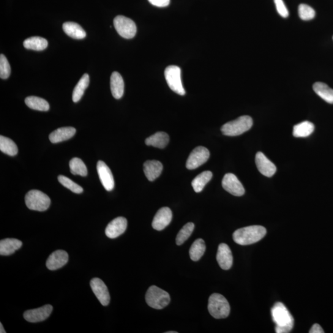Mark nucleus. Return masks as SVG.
I'll use <instances>...</instances> for the list:
<instances>
[{
	"instance_id": "obj_36",
	"label": "nucleus",
	"mask_w": 333,
	"mask_h": 333,
	"mask_svg": "<svg viewBox=\"0 0 333 333\" xmlns=\"http://www.w3.org/2000/svg\"><path fill=\"white\" fill-rule=\"evenodd\" d=\"M298 12L300 18L303 21H310L315 16V10L312 7L305 4L299 5Z\"/></svg>"
},
{
	"instance_id": "obj_29",
	"label": "nucleus",
	"mask_w": 333,
	"mask_h": 333,
	"mask_svg": "<svg viewBox=\"0 0 333 333\" xmlns=\"http://www.w3.org/2000/svg\"><path fill=\"white\" fill-rule=\"evenodd\" d=\"M25 103L29 108L34 110L40 111H48L50 109V105L43 98L31 96L26 98Z\"/></svg>"
},
{
	"instance_id": "obj_16",
	"label": "nucleus",
	"mask_w": 333,
	"mask_h": 333,
	"mask_svg": "<svg viewBox=\"0 0 333 333\" xmlns=\"http://www.w3.org/2000/svg\"><path fill=\"white\" fill-rule=\"evenodd\" d=\"M256 164L260 173L267 177H272L277 171V166L262 152L256 155Z\"/></svg>"
},
{
	"instance_id": "obj_41",
	"label": "nucleus",
	"mask_w": 333,
	"mask_h": 333,
	"mask_svg": "<svg viewBox=\"0 0 333 333\" xmlns=\"http://www.w3.org/2000/svg\"><path fill=\"white\" fill-rule=\"evenodd\" d=\"M0 327H1V329H0V332L1 333H6L7 332L5 331V330L4 329V326H3L2 323H0Z\"/></svg>"
},
{
	"instance_id": "obj_19",
	"label": "nucleus",
	"mask_w": 333,
	"mask_h": 333,
	"mask_svg": "<svg viewBox=\"0 0 333 333\" xmlns=\"http://www.w3.org/2000/svg\"><path fill=\"white\" fill-rule=\"evenodd\" d=\"M144 173L150 182H153L162 173L163 165L158 160H147L143 165Z\"/></svg>"
},
{
	"instance_id": "obj_2",
	"label": "nucleus",
	"mask_w": 333,
	"mask_h": 333,
	"mask_svg": "<svg viewBox=\"0 0 333 333\" xmlns=\"http://www.w3.org/2000/svg\"><path fill=\"white\" fill-rule=\"evenodd\" d=\"M266 233L267 230L263 226H249L234 231L233 238L234 241L239 245H250L260 241Z\"/></svg>"
},
{
	"instance_id": "obj_33",
	"label": "nucleus",
	"mask_w": 333,
	"mask_h": 333,
	"mask_svg": "<svg viewBox=\"0 0 333 333\" xmlns=\"http://www.w3.org/2000/svg\"><path fill=\"white\" fill-rule=\"evenodd\" d=\"M69 166L70 173L73 175L86 177L88 174L87 166L83 161L79 158L75 157L71 159L69 162Z\"/></svg>"
},
{
	"instance_id": "obj_31",
	"label": "nucleus",
	"mask_w": 333,
	"mask_h": 333,
	"mask_svg": "<svg viewBox=\"0 0 333 333\" xmlns=\"http://www.w3.org/2000/svg\"><path fill=\"white\" fill-rule=\"evenodd\" d=\"M206 249L205 242L203 239H196L190 249V258L193 261H198L204 255Z\"/></svg>"
},
{
	"instance_id": "obj_5",
	"label": "nucleus",
	"mask_w": 333,
	"mask_h": 333,
	"mask_svg": "<svg viewBox=\"0 0 333 333\" xmlns=\"http://www.w3.org/2000/svg\"><path fill=\"white\" fill-rule=\"evenodd\" d=\"M145 299L149 307L157 310L168 306L171 302L170 295L155 286H151L147 289Z\"/></svg>"
},
{
	"instance_id": "obj_30",
	"label": "nucleus",
	"mask_w": 333,
	"mask_h": 333,
	"mask_svg": "<svg viewBox=\"0 0 333 333\" xmlns=\"http://www.w3.org/2000/svg\"><path fill=\"white\" fill-rule=\"evenodd\" d=\"M212 178V173L211 171H204L198 175L193 180L192 183L194 190L196 193H200L204 189V187Z\"/></svg>"
},
{
	"instance_id": "obj_21",
	"label": "nucleus",
	"mask_w": 333,
	"mask_h": 333,
	"mask_svg": "<svg viewBox=\"0 0 333 333\" xmlns=\"http://www.w3.org/2000/svg\"><path fill=\"white\" fill-rule=\"evenodd\" d=\"M23 245L20 240L15 238H7L0 241V255L7 256L13 255L16 251L20 249Z\"/></svg>"
},
{
	"instance_id": "obj_11",
	"label": "nucleus",
	"mask_w": 333,
	"mask_h": 333,
	"mask_svg": "<svg viewBox=\"0 0 333 333\" xmlns=\"http://www.w3.org/2000/svg\"><path fill=\"white\" fill-rule=\"evenodd\" d=\"M90 286L101 304L107 306L110 302V294L105 283L100 278H95L90 282Z\"/></svg>"
},
{
	"instance_id": "obj_28",
	"label": "nucleus",
	"mask_w": 333,
	"mask_h": 333,
	"mask_svg": "<svg viewBox=\"0 0 333 333\" xmlns=\"http://www.w3.org/2000/svg\"><path fill=\"white\" fill-rule=\"evenodd\" d=\"M90 83L89 74L85 73L79 80L77 86L73 91L72 100L74 103H77L82 97L85 91L88 88Z\"/></svg>"
},
{
	"instance_id": "obj_42",
	"label": "nucleus",
	"mask_w": 333,
	"mask_h": 333,
	"mask_svg": "<svg viewBox=\"0 0 333 333\" xmlns=\"http://www.w3.org/2000/svg\"><path fill=\"white\" fill-rule=\"evenodd\" d=\"M166 333H177V331H168Z\"/></svg>"
},
{
	"instance_id": "obj_27",
	"label": "nucleus",
	"mask_w": 333,
	"mask_h": 333,
	"mask_svg": "<svg viewBox=\"0 0 333 333\" xmlns=\"http://www.w3.org/2000/svg\"><path fill=\"white\" fill-rule=\"evenodd\" d=\"M315 130V125L312 122L304 121L295 125L293 136L297 138H305L310 136Z\"/></svg>"
},
{
	"instance_id": "obj_4",
	"label": "nucleus",
	"mask_w": 333,
	"mask_h": 333,
	"mask_svg": "<svg viewBox=\"0 0 333 333\" xmlns=\"http://www.w3.org/2000/svg\"><path fill=\"white\" fill-rule=\"evenodd\" d=\"M253 125V119L250 116H242L223 125L221 131L226 136H238L250 130Z\"/></svg>"
},
{
	"instance_id": "obj_12",
	"label": "nucleus",
	"mask_w": 333,
	"mask_h": 333,
	"mask_svg": "<svg viewBox=\"0 0 333 333\" xmlns=\"http://www.w3.org/2000/svg\"><path fill=\"white\" fill-rule=\"evenodd\" d=\"M53 311V307L51 305H45L44 306L26 311L24 313V317L27 321L31 323H37L47 319Z\"/></svg>"
},
{
	"instance_id": "obj_35",
	"label": "nucleus",
	"mask_w": 333,
	"mask_h": 333,
	"mask_svg": "<svg viewBox=\"0 0 333 333\" xmlns=\"http://www.w3.org/2000/svg\"><path fill=\"white\" fill-rule=\"evenodd\" d=\"M58 181L60 184L63 185L67 189H69L73 193L80 194L83 192V188L80 185L75 184L72 180L67 178V177L64 176H59L58 177Z\"/></svg>"
},
{
	"instance_id": "obj_15",
	"label": "nucleus",
	"mask_w": 333,
	"mask_h": 333,
	"mask_svg": "<svg viewBox=\"0 0 333 333\" xmlns=\"http://www.w3.org/2000/svg\"><path fill=\"white\" fill-rule=\"evenodd\" d=\"M173 219V212L169 207H162L155 215L152 226L154 230L161 231L170 224Z\"/></svg>"
},
{
	"instance_id": "obj_38",
	"label": "nucleus",
	"mask_w": 333,
	"mask_h": 333,
	"mask_svg": "<svg viewBox=\"0 0 333 333\" xmlns=\"http://www.w3.org/2000/svg\"><path fill=\"white\" fill-rule=\"evenodd\" d=\"M274 2L279 15L283 18H287L289 16V12L283 0H274Z\"/></svg>"
},
{
	"instance_id": "obj_24",
	"label": "nucleus",
	"mask_w": 333,
	"mask_h": 333,
	"mask_svg": "<svg viewBox=\"0 0 333 333\" xmlns=\"http://www.w3.org/2000/svg\"><path fill=\"white\" fill-rule=\"evenodd\" d=\"M169 142V136L166 133L159 132L150 136L146 139L145 143L147 146H152L158 148H164Z\"/></svg>"
},
{
	"instance_id": "obj_17",
	"label": "nucleus",
	"mask_w": 333,
	"mask_h": 333,
	"mask_svg": "<svg viewBox=\"0 0 333 333\" xmlns=\"http://www.w3.org/2000/svg\"><path fill=\"white\" fill-rule=\"evenodd\" d=\"M217 261L221 269L225 270L231 269L233 265V256L227 244L222 243L218 246Z\"/></svg>"
},
{
	"instance_id": "obj_34",
	"label": "nucleus",
	"mask_w": 333,
	"mask_h": 333,
	"mask_svg": "<svg viewBox=\"0 0 333 333\" xmlns=\"http://www.w3.org/2000/svg\"><path fill=\"white\" fill-rule=\"evenodd\" d=\"M195 229V224L193 223L189 222L184 226L181 230L179 232L176 237V243L177 245H182L189 238L191 234Z\"/></svg>"
},
{
	"instance_id": "obj_9",
	"label": "nucleus",
	"mask_w": 333,
	"mask_h": 333,
	"mask_svg": "<svg viewBox=\"0 0 333 333\" xmlns=\"http://www.w3.org/2000/svg\"><path fill=\"white\" fill-rule=\"evenodd\" d=\"M210 157V152L205 147L198 146L193 150L188 157L186 166L189 170H193L206 163Z\"/></svg>"
},
{
	"instance_id": "obj_40",
	"label": "nucleus",
	"mask_w": 333,
	"mask_h": 333,
	"mask_svg": "<svg viewBox=\"0 0 333 333\" xmlns=\"http://www.w3.org/2000/svg\"><path fill=\"white\" fill-rule=\"evenodd\" d=\"M310 333H324L323 328L321 327L320 324H314L309 331Z\"/></svg>"
},
{
	"instance_id": "obj_14",
	"label": "nucleus",
	"mask_w": 333,
	"mask_h": 333,
	"mask_svg": "<svg viewBox=\"0 0 333 333\" xmlns=\"http://www.w3.org/2000/svg\"><path fill=\"white\" fill-rule=\"evenodd\" d=\"M127 227V220L122 217L116 218L112 220L106 228L105 233L109 238L114 239L121 236Z\"/></svg>"
},
{
	"instance_id": "obj_3",
	"label": "nucleus",
	"mask_w": 333,
	"mask_h": 333,
	"mask_svg": "<svg viewBox=\"0 0 333 333\" xmlns=\"http://www.w3.org/2000/svg\"><path fill=\"white\" fill-rule=\"evenodd\" d=\"M208 310L210 314L215 318H225L228 317L230 313V306L224 296L220 294L215 293L209 297Z\"/></svg>"
},
{
	"instance_id": "obj_1",
	"label": "nucleus",
	"mask_w": 333,
	"mask_h": 333,
	"mask_svg": "<svg viewBox=\"0 0 333 333\" xmlns=\"http://www.w3.org/2000/svg\"><path fill=\"white\" fill-rule=\"evenodd\" d=\"M271 313L273 320L276 324V332L285 333L291 331L294 326V318L283 303H276L272 308Z\"/></svg>"
},
{
	"instance_id": "obj_25",
	"label": "nucleus",
	"mask_w": 333,
	"mask_h": 333,
	"mask_svg": "<svg viewBox=\"0 0 333 333\" xmlns=\"http://www.w3.org/2000/svg\"><path fill=\"white\" fill-rule=\"evenodd\" d=\"M313 89L326 102L333 104V89L329 88L326 84L316 82L313 84Z\"/></svg>"
},
{
	"instance_id": "obj_23",
	"label": "nucleus",
	"mask_w": 333,
	"mask_h": 333,
	"mask_svg": "<svg viewBox=\"0 0 333 333\" xmlns=\"http://www.w3.org/2000/svg\"><path fill=\"white\" fill-rule=\"evenodd\" d=\"M64 31L69 37L75 39H83L86 38L87 34L84 29L77 23L73 22H66L62 26Z\"/></svg>"
},
{
	"instance_id": "obj_37",
	"label": "nucleus",
	"mask_w": 333,
	"mask_h": 333,
	"mask_svg": "<svg viewBox=\"0 0 333 333\" xmlns=\"http://www.w3.org/2000/svg\"><path fill=\"white\" fill-rule=\"evenodd\" d=\"M11 74V66L6 56L2 54L0 56V77L7 79Z\"/></svg>"
},
{
	"instance_id": "obj_20",
	"label": "nucleus",
	"mask_w": 333,
	"mask_h": 333,
	"mask_svg": "<svg viewBox=\"0 0 333 333\" xmlns=\"http://www.w3.org/2000/svg\"><path fill=\"white\" fill-rule=\"evenodd\" d=\"M76 130L75 128L67 127H61L53 131L49 136L51 143H58L60 142L69 140L75 135Z\"/></svg>"
},
{
	"instance_id": "obj_26",
	"label": "nucleus",
	"mask_w": 333,
	"mask_h": 333,
	"mask_svg": "<svg viewBox=\"0 0 333 333\" xmlns=\"http://www.w3.org/2000/svg\"><path fill=\"white\" fill-rule=\"evenodd\" d=\"M23 45L24 47L28 50L43 51L47 48L48 43L44 38L32 37L24 41Z\"/></svg>"
},
{
	"instance_id": "obj_8",
	"label": "nucleus",
	"mask_w": 333,
	"mask_h": 333,
	"mask_svg": "<svg viewBox=\"0 0 333 333\" xmlns=\"http://www.w3.org/2000/svg\"><path fill=\"white\" fill-rule=\"evenodd\" d=\"M114 26L117 33L124 39H132L137 31L134 21L124 16H116L114 20Z\"/></svg>"
},
{
	"instance_id": "obj_32",
	"label": "nucleus",
	"mask_w": 333,
	"mask_h": 333,
	"mask_svg": "<svg viewBox=\"0 0 333 333\" xmlns=\"http://www.w3.org/2000/svg\"><path fill=\"white\" fill-rule=\"evenodd\" d=\"M0 150L10 156H15L18 152V148L15 142L11 139L0 136Z\"/></svg>"
},
{
	"instance_id": "obj_18",
	"label": "nucleus",
	"mask_w": 333,
	"mask_h": 333,
	"mask_svg": "<svg viewBox=\"0 0 333 333\" xmlns=\"http://www.w3.org/2000/svg\"><path fill=\"white\" fill-rule=\"evenodd\" d=\"M68 260L69 255L67 252L62 250L54 251L46 261V267L50 270H58L64 266L67 263Z\"/></svg>"
},
{
	"instance_id": "obj_13",
	"label": "nucleus",
	"mask_w": 333,
	"mask_h": 333,
	"mask_svg": "<svg viewBox=\"0 0 333 333\" xmlns=\"http://www.w3.org/2000/svg\"><path fill=\"white\" fill-rule=\"evenodd\" d=\"M97 171L101 182L108 192H111L114 188V180L109 166L102 160L97 163Z\"/></svg>"
},
{
	"instance_id": "obj_10",
	"label": "nucleus",
	"mask_w": 333,
	"mask_h": 333,
	"mask_svg": "<svg viewBox=\"0 0 333 333\" xmlns=\"http://www.w3.org/2000/svg\"><path fill=\"white\" fill-rule=\"evenodd\" d=\"M222 187L223 189L232 195L241 196L244 195L245 190L243 185L235 175L233 174H226L222 180Z\"/></svg>"
},
{
	"instance_id": "obj_22",
	"label": "nucleus",
	"mask_w": 333,
	"mask_h": 333,
	"mask_svg": "<svg viewBox=\"0 0 333 333\" xmlns=\"http://www.w3.org/2000/svg\"><path fill=\"white\" fill-rule=\"evenodd\" d=\"M111 90L116 99H120L124 93V81L119 72H114L111 76Z\"/></svg>"
},
{
	"instance_id": "obj_39",
	"label": "nucleus",
	"mask_w": 333,
	"mask_h": 333,
	"mask_svg": "<svg viewBox=\"0 0 333 333\" xmlns=\"http://www.w3.org/2000/svg\"><path fill=\"white\" fill-rule=\"evenodd\" d=\"M148 2L153 6L163 8L169 6L171 0H148Z\"/></svg>"
},
{
	"instance_id": "obj_6",
	"label": "nucleus",
	"mask_w": 333,
	"mask_h": 333,
	"mask_svg": "<svg viewBox=\"0 0 333 333\" xmlns=\"http://www.w3.org/2000/svg\"><path fill=\"white\" fill-rule=\"evenodd\" d=\"M25 201L29 209L39 212L46 211L51 204L50 198L46 194L35 190L27 193Z\"/></svg>"
},
{
	"instance_id": "obj_7",
	"label": "nucleus",
	"mask_w": 333,
	"mask_h": 333,
	"mask_svg": "<svg viewBox=\"0 0 333 333\" xmlns=\"http://www.w3.org/2000/svg\"><path fill=\"white\" fill-rule=\"evenodd\" d=\"M164 74L170 89L176 94L184 96L186 92L182 85L180 68L177 65H169L166 68Z\"/></svg>"
}]
</instances>
